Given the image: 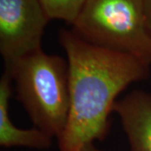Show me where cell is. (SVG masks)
<instances>
[{
  "mask_svg": "<svg viewBox=\"0 0 151 151\" xmlns=\"http://www.w3.org/2000/svg\"><path fill=\"white\" fill-rule=\"evenodd\" d=\"M58 40L69 67L70 110L60 151H81L103 141L117 98L132 83L146 80L150 66L130 55L86 42L62 29Z\"/></svg>",
  "mask_w": 151,
  "mask_h": 151,
  "instance_id": "6da1fadb",
  "label": "cell"
},
{
  "mask_svg": "<svg viewBox=\"0 0 151 151\" xmlns=\"http://www.w3.org/2000/svg\"><path fill=\"white\" fill-rule=\"evenodd\" d=\"M71 29L86 42L151 65V36L143 0H86Z\"/></svg>",
  "mask_w": 151,
  "mask_h": 151,
  "instance_id": "3957f363",
  "label": "cell"
},
{
  "mask_svg": "<svg viewBox=\"0 0 151 151\" xmlns=\"http://www.w3.org/2000/svg\"><path fill=\"white\" fill-rule=\"evenodd\" d=\"M81 151H105V150H100V149H98L97 148L94 144H91V145H89L86 146L83 150Z\"/></svg>",
  "mask_w": 151,
  "mask_h": 151,
  "instance_id": "9c48e42d",
  "label": "cell"
},
{
  "mask_svg": "<svg viewBox=\"0 0 151 151\" xmlns=\"http://www.w3.org/2000/svg\"><path fill=\"white\" fill-rule=\"evenodd\" d=\"M4 70L14 82L17 98L35 127L58 139L70 110L67 60L41 48L4 65Z\"/></svg>",
  "mask_w": 151,
  "mask_h": 151,
  "instance_id": "7a4b0ae2",
  "label": "cell"
},
{
  "mask_svg": "<svg viewBox=\"0 0 151 151\" xmlns=\"http://www.w3.org/2000/svg\"><path fill=\"white\" fill-rule=\"evenodd\" d=\"M49 21L38 0H0V53L4 65L41 49Z\"/></svg>",
  "mask_w": 151,
  "mask_h": 151,
  "instance_id": "277c9868",
  "label": "cell"
},
{
  "mask_svg": "<svg viewBox=\"0 0 151 151\" xmlns=\"http://www.w3.org/2000/svg\"><path fill=\"white\" fill-rule=\"evenodd\" d=\"M12 82L10 75L4 70L0 79V145L47 150L52 145L53 138L36 128L22 129L12 123L9 112Z\"/></svg>",
  "mask_w": 151,
  "mask_h": 151,
  "instance_id": "8992f818",
  "label": "cell"
},
{
  "mask_svg": "<svg viewBox=\"0 0 151 151\" xmlns=\"http://www.w3.org/2000/svg\"><path fill=\"white\" fill-rule=\"evenodd\" d=\"M46 16L50 19H61L75 24L86 0H38Z\"/></svg>",
  "mask_w": 151,
  "mask_h": 151,
  "instance_id": "52a82bcc",
  "label": "cell"
},
{
  "mask_svg": "<svg viewBox=\"0 0 151 151\" xmlns=\"http://www.w3.org/2000/svg\"><path fill=\"white\" fill-rule=\"evenodd\" d=\"M143 6H144L146 24L151 36V0H143Z\"/></svg>",
  "mask_w": 151,
  "mask_h": 151,
  "instance_id": "ba28073f",
  "label": "cell"
},
{
  "mask_svg": "<svg viewBox=\"0 0 151 151\" xmlns=\"http://www.w3.org/2000/svg\"><path fill=\"white\" fill-rule=\"evenodd\" d=\"M113 112L121 119L130 151H151V93L134 90L117 100Z\"/></svg>",
  "mask_w": 151,
  "mask_h": 151,
  "instance_id": "5b68a950",
  "label": "cell"
}]
</instances>
